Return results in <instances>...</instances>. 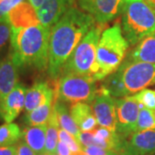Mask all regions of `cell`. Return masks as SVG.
Returning a JSON list of instances; mask_svg holds the SVG:
<instances>
[{
  "label": "cell",
  "instance_id": "6da1fadb",
  "mask_svg": "<svg viewBox=\"0 0 155 155\" xmlns=\"http://www.w3.org/2000/svg\"><path fill=\"white\" fill-rule=\"evenodd\" d=\"M95 22L91 15L72 6L51 28L48 67L50 77L56 79L61 75L68 58Z\"/></svg>",
  "mask_w": 155,
  "mask_h": 155
},
{
  "label": "cell",
  "instance_id": "7a4b0ae2",
  "mask_svg": "<svg viewBox=\"0 0 155 155\" xmlns=\"http://www.w3.org/2000/svg\"><path fill=\"white\" fill-rule=\"evenodd\" d=\"M50 29L41 23L25 28H12L10 55L19 67L44 71L48 67Z\"/></svg>",
  "mask_w": 155,
  "mask_h": 155
},
{
  "label": "cell",
  "instance_id": "3957f363",
  "mask_svg": "<svg viewBox=\"0 0 155 155\" xmlns=\"http://www.w3.org/2000/svg\"><path fill=\"white\" fill-rule=\"evenodd\" d=\"M129 43L122 34L119 22L103 31L97 48V62L99 72L95 76L96 80H102L116 72L125 58Z\"/></svg>",
  "mask_w": 155,
  "mask_h": 155
},
{
  "label": "cell",
  "instance_id": "277c9868",
  "mask_svg": "<svg viewBox=\"0 0 155 155\" xmlns=\"http://www.w3.org/2000/svg\"><path fill=\"white\" fill-rule=\"evenodd\" d=\"M122 29L128 43L137 44L155 32V10L144 0L128 4L122 12Z\"/></svg>",
  "mask_w": 155,
  "mask_h": 155
},
{
  "label": "cell",
  "instance_id": "5b68a950",
  "mask_svg": "<svg viewBox=\"0 0 155 155\" xmlns=\"http://www.w3.org/2000/svg\"><path fill=\"white\" fill-rule=\"evenodd\" d=\"M103 25L94 26L78 44L68 58L62 72L95 76L99 72L97 62V48L103 33Z\"/></svg>",
  "mask_w": 155,
  "mask_h": 155
},
{
  "label": "cell",
  "instance_id": "8992f818",
  "mask_svg": "<svg viewBox=\"0 0 155 155\" xmlns=\"http://www.w3.org/2000/svg\"><path fill=\"white\" fill-rule=\"evenodd\" d=\"M96 79L91 75L65 73L56 86V97L63 102L72 104L91 103L96 98L97 87Z\"/></svg>",
  "mask_w": 155,
  "mask_h": 155
},
{
  "label": "cell",
  "instance_id": "52a82bcc",
  "mask_svg": "<svg viewBox=\"0 0 155 155\" xmlns=\"http://www.w3.org/2000/svg\"><path fill=\"white\" fill-rule=\"evenodd\" d=\"M122 79L129 94L140 91L155 84V64L124 61L120 67Z\"/></svg>",
  "mask_w": 155,
  "mask_h": 155
},
{
  "label": "cell",
  "instance_id": "ba28073f",
  "mask_svg": "<svg viewBox=\"0 0 155 155\" xmlns=\"http://www.w3.org/2000/svg\"><path fill=\"white\" fill-rule=\"evenodd\" d=\"M140 110V105L132 97L116 100V133L122 137L135 133Z\"/></svg>",
  "mask_w": 155,
  "mask_h": 155
},
{
  "label": "cell",
  "instance_id": "9c48e42d",
  "mask_svg": "<svg viewBox=\"0 0 155 155\" xmlns=\"http://www.w3.org/2000/svg\"><path fill=\"white\" fill-rule=\"evenodd\" d=\"M116 152L120 155H155V129L139 131L122 137Z\"/></svg>",
  "mask_w": 155,
  "mask_h": 155
},
{
  "label": "cell",
  "instance_id": "30bf717a",
  "mask_svg": "<svg viewBox=\"0 0 155 155\" xmlns=\"http://www.w3.org/2000/svg\"><path fill=\"white\" fill-rule=\"evenodd\" d=\"M81 11L93 17L98 24H105L122 14L123 0H77Z\"/></svg>",
  "mask_w": 155,
  "mask_h": 155
},
{
  "label": "cell",
  "instance_id": "8fae6325",
  "mask_svg": "<svg viewBox=\"0 0 155 155\" xmlns=\"http://www.w3.org/2000/svg\"><path fill=\"white\" fill-rule=\"evenodd\" d=\"M92 109L97 122L101 127L116 132V99L112 96L98 88Z\"/></svg>",
  "mask_w": 155,
  "mask_h": 155
},
{
  "label": "cell",
  "instance_id": "7c38bea8",
  "mask_svg": "<svg viewBox=\"0 0 155 155\" xmlns=\"http://www.w3.org/2000/svg\"><path fill=\"white\" fill-rule=\"evenodd\" d=\"M26 87L17 84L0 104V116L6 122H12L21 113L25 104Z\"/></svg>",
  "mask_w": 155,
  "mask_h": 155
},
{
  "label": "cell",
  "instance_id": "4fadbf2b",
  "mask_svg": "<svg viewBox=\"0 0 155 155\" xmlns=\"http://www.w3.org/2000/svg\"><path fill=\"white\" fill-rule=\"evenodd\" d=\"M75 0H44L37 10L40 22L47 28H51L70 8Z\"/></svg>",
  "mask_w": 155,
  "mask_h": 155
},
{
  "label": "cell",
  "instance_id": "5bb4252c",
  "mask_svg": "<svg viewBox=\"0 0 155 155\" xmlns=\"http://www.w3.org/2000/svg\"><path fill=\"white\" fill-rule=\"evenodd\" d=\"M6 16L12 28H25L41 23L36 10L26 1L13 8Z\"/></svg>",
  "mask_w": 155,
  "mask_h": 155
},
{
  "label": "cell",
  "instance_id": "9a60e30c",
  "mask_svg": "<svg viewBox=\"0 0 155 155\" xmlns=\"http://www.w3.org/2000/svg\"><path fill=\"white\" fill-rule=\"evenodd\" d=\"M55 92L56 91L51 87L48 82L39 81L35 83L30 88L27 90L24 110L26 112H29L43 105L48 100L55 97Z\"/></svg>",
  "mask_w": 155,
  "mask_h": 155
},
{
  "label": "cell",
  "instance_id": "2e32d148",
  "mask_svg": "<svg viewBox=\"0 0 155 155\" xmlns=\"http://www.w3.org/2000/svg\"><path fill=\"white\" fill-rule=\"evenodd\" d=\"M18 84V67L11 55L0 61V104Z\"/></svg>",
  "mask_w": 155,
  "mask_h": 155
},
{
  "label": "cell",
  "instance_id": "e0dca14e",
  "mask_svg": "<svg viewBox=\"0 0 155 155\" xmlns=\"http://www.w3.org/2000/svg\"><path fill=\"white\" fill-rule=\"evenodd\" d=\"M70 114L73 121L82 132H91L96 129L98 122L93 112V109L85 103L72 104Z\"/></svg>",
  "mask_w": 155,
  "mask_h": 155
},
{
  "label": "cell",
  "instance_id": "ac0fdd59",
  "mask_svg": "<svg viewBox=\"0 0 155 155\" xmlns=\"http://www.w3.org/2000/svg\"><path fill=\"white\" fill-rule=\"evenodd\" d=\"M126 61L155 64V34L140 41L128 54Z\"/></svg>",
  "mask_w": 155,
  "mask_h": 155
},
{
  "label": "cell",
  "instance_id": "d6986e66",
  "mask_svg": "<svg viewBox=\"0 0 155 155\" xmlns=\"http://www.w3.org/2000/svg\"><path fill=\"white\" fill-rule=\"evenodd\" d=\"M47 125L28 126L22 131L24 141L37 153L45 152Z\"/></svg>",
  "mask_w": 155,
  "mask_h": 155
},
{
  "label": "cell",
  "instance_id": "ffe728a7",
  "mask_svg": "<svg viewBox=\"0 0 155 155\" xmlns=\"http://www.w3.org/2000/svg\"><path fill=\"white\" fill-rule=\"evenodd\" d=\"M54 108L55 109L61 128L67 131L69 134H71L72 136L78 141V137L81 133L80 132L81 130L79 129V127H78L77 124L73 121L71 114H69L66 104L63 101L57 98L56 96L54 97Z\"/></svg>",
  "mask_w": 155,
  "mask_h": 155
},
{
  "label": "cell",
  "instance_id": "44dd1931",
  "mask_svg": "<svg viewBox=\"0 0 155 155\" xmlns=\"http://www.w3.org/2000/svg\"><path fill=\"white\" fill-rule=\"evenodd\" d=\"M100 89L115 97H126L129 94L123 83L122 71L120 67L116 72L104 78Z\"/></svg>",
  "mask_w": 155,
  "mask_h": 155
},
{
  "label": "cell",
  "instance_id": "7402d4cb",
  "mask_svg": "<svg viewBox=\"0 0 155 155\" xmlns=\"http://www.w3.org/2000/svg\"><path fill=\"white\" fill-rule=\"evenodd\" d=\"M54 97L49 99L43 105L40 106L37 109L29 112H26L23 120L28 126H41L47 125L52 114Z\"/></svg>",
  "mask_w": 155,
  "mask_h": 155
},
{
  "label": "cell",
  "instance_id": "603a6c76",
  "mask_svg": "<svg viewBox=\"0 0 155 155\" xmlns=\"http://www.w3.org/2000/svg\"><path fill=\"white\" fill-rule=\"evenodd\" d=\"M59 130H60V122L55 109L53 107L52 114L47 125V134H46V145H45V153L52 154L55 153L56 147L59 142Z\"/></svg>",
  "mask_w": 155,
  "mask_h": 155
},
{
  "label": "cell",
  "instance_id": "cb8c5ba5",
  "mask_svg": "<svg viewBox=\"0 0 155 155\" xmlns=\"http://www.w3.org/2000/svg\"><path fill=\"white\" fill-rule=\"evenodd\" d=\"M22 136V131L17 123L9 122L0 126V147L15 146Z\"/></svg>",
  "mask_w": 155,
  "mask_h": 155
},
{
  "label": "cell",
  "instance_id": "d4e9b609",
  "mask_svg": "<svg viewBox=\"0 0 155 155\" xmlns=\"http://www.w3.org/2000/svg\"><path fill=\"white\" fill-rule=\"evenodd\" d=\"M155 129V110L141 108L138 116L136 132Z\"/></svg>",
  "mask_w": 155,
  "mask_h": 155
},
{
  "label": "cell",
  "instance_id": "484cf974",
  "mask_svg": "<svg viewBox=\"0 0 155 155\" xmlns=\"http://www.w3.org/2000/svg\"><path fill=\"white\" fill-rule=\"evenodd\" d=\"M132 97L144 108L155 110V91L144 89L137 94L132 96Z\"/></svg>",
  "mask_w": 155,
  "mask_h": 155
},
{
  "label": "cell",
  "instance_id": "4316f807",
  "mask_svg": "<svg viewBox=\"0 0 155 155\" xmlns=\"http://www.w3.org/2000/svg\"><path fill=\"white\" fill-rule=\"evenodd\" d=\"M11 25L7 16L0 18V55L6 48L9 41L11 40Z\"/></svg>",
  "mask_w": 155,
  "mask_h": 155
},
{
  "label": "cell",
  "instance_id": "83f0119b",
  "mask_svg": "<svg viewBox=\"0 0 155 155\" xmlns=\"http://www.w3.org/2000/svg\"><path fill=\"white\" fill-rule=\"evenodd\" d=\"M59 140L62 142L66 143L69 147L72 153H76L82 150V147L77 140L74 138L71 134H69L67 131L62 128H60L59 130Z\"/></svg>",
  "mask_w": 155,
  "mask_h": 155
},
{
  "label": "cell",
  "instance_id": "f1b7e54d",
  "mask_svg": "<svg viewBox=\"0 0 155 155\" xmlns=\"http://www.w3.org/2000/svg\"><path fill=\"white\" fill-rule=\"evenodd\" d=\"M24 0H0V11L5 16Z\"/></svg>",
  "mask_w": 155,
  "mask_h": 155
},
{
  "label": "cell",
  "instance_id": "f546056e",
  "mask_svg": "<svg viewBox=\"0 0 155 155\" xmlns=\"http://www.w3.org/2000/svg\"><path fill=\"white\" fill-rule=\"evenodd\" d=\"M82 150L85 155H108V153H109V151L99 147H97V146L84 147H82Z\"/></svg>",
  "mask_w": 155,
  "mask_h": 155
},
{
  "label": "cell",
  "instance_id": "4dcf8cb0",
  "mask_svg": "<svg viewBox=\"0 0 155 155\" xmlns=\"http://www.w3.org/2000/svg\"><path fill=\"white\" fill-rule=\"evenodd\" d=\"M34 151L25 141L19 142L17 146V155H36Z\"/></svg>",
  "mask_w": 155,
  "mask_h": 155
},
{
  "label": "cell",
  "instance_id": "1f68e13d",
  "mask_svg": "<svg viewBox=\"0 0 155 155\" xmlns=\"http://www.w3.org/2000/svg\"><path fill=\"white\" fill-rule=\"evenodd\" d=\"M56 153L58 155H72V152L69 148V147L66 143L59 140L57 147H56Z\"/></svg>",
  "mask_w": 155,
  "mask_h": 155
},
{
  "label": "cell",
  "instance_id": "d6a6232c",
  "mask_svg": "<svg viewBox=\"0 0 155 155\" xmlns=\"http://www.w3.org/2000/svg\"><path fill=\"white\" fill-rule=\"evenodd\" d=\"M0 155H17V146L0 147Z\"/></svg>",
  "mask_w": 155,
  "mask_h": 155
},
{
  "label": "cell",
  "instance_id": "836d02e7",
  "mask_svg": "<svg viewBox=\"0 0 155 155\" xmlns=\"http://www.w3.org/2000/svg\"><path fill=\"white\" fill-rule=\"evenodd\" d=\"M44 0H28V2L33 5V7L37 11L39 8L41 7V5H42Z\"/></svg>",
  "mask_w": 155,
  "mask_h": 155
},
{
  "label": "cell",
  "instance_id": "e575fe53",
  "mask_svg": "<svg viewBox=\"0 0 155 155\" xmlns=\"http://www.w3.org/2000/svg\"><path fill=\"white\" fill-rule=\"evenodd\" d=\"M146 3H147L150 6H152L155 10V0H144Z\"/></svg>",
  "mask_w": 155,
  "mask_h": 155
},
{
  "label": "cell",
  "instance_id": "d590c367",
  "mask_svg": "<svg viewBox=\"0 0 155 155\" xmlns=\"http://www.w3.org/2000/svg\"><path fill=\"white\" fill-rule=\"evenodd\" d=\"M108 155H120L119 153H117L116 151H109Z\"/></svg>",
  "mask_w": 155,
  "mask_h": 155
},
{
  "label": "cell",
  "instance_id": "8d00e7d4",
  "mask_svg": "<svg viewBox=\"0 0 155 155\" xmlns=\"http://www.w3.org/2000/svg\"><path fill=\"white\" fill-rule=\"evenodd\" d=\"M72 155H85V153H84L83 150H81V151L78 152V153H73Z\"/></svg>",
  "mask_w": 155,
  "mask_h": 155
},
{
  "label": "cell",
  "instance_id": "74e56055",
  "mask_svg": "<svg viewBox=\"0 0 155 155\" xmlns=\"http://www.w3.org/2000/svg\"><path fill=\"white\" fill-rule=\"evenodd\" d=\"M38 155H49V154H48V153H45V152H44V153H39Z\"/></svg>",
  "mask_w": 155,
  "mask_h": 155
},
{
  "label": "cell",
  "instance_id": "f35d334b",
  "mask_svg": "<svg viewBox=\"0 0 155 155\" xmlns=\"http://www.w3.org/2000/svg\"><path fill=\"white\" fill-rule=\"evenodd\" d=\"M2 17H4V15H3V14H2V12L0 11V18H1Z\"/></svg>",
  "mask_w": 155,
  "mask_h": 155
},
{
  "label": "cell",
  "instance_id": "ab89813d",
  "mask_svg": "<svg viewBox=\"0 0 155 155\" xmlns=\"http://www.w3.org/2000/svg\"><path fill=\"white\" fill-rule=\"evenodd\" d=\"M49 155H58L57 153H52V154H49Z\"/></svg>",
  "mask_w": 155,
  "mask_h": 155
}]
</instances>
